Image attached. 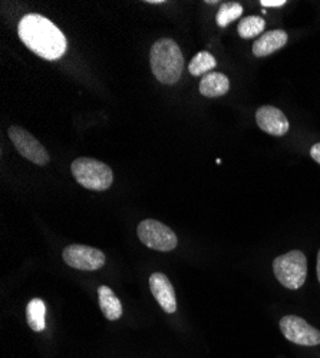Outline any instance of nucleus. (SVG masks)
Segmentation results:
<instances>
[{
    "label": "nucleus",
    "instance_id": "20e7f679",
    "mask_svg": "<svg viewBox=\"0 0 320 358\" xmlns=\"http://www.w3.org/2000/svg\"><path fill=\"white\" fill-rule=\"evenodd\" d=\"M273 271L279 282L287 289H299L307 278V259L306 255L293 250L273 261Z\"/></svg>",
    "mask_w": 320,
    "mask_h": 358
},
{
    "label": "nucleus",
    "instance_id": "0eeeda50",
    "mask_svg": "<svg viewBox=\"0 0 320 358\" xmlns=\"http://www.w3.org/2000/svg\"><path fill=\"white\" fill-rule=\"evenodd\" d=\"M8 134L16 148V151L23 158L36 165H46L49 162V154L45 146L32 134H29L20 127H11Z\"/></svg>",
    "mask_w": 320,
    "mask_h": 358
},
{
    "label": "nucleus",
    "instance_id": "a211bd4d",
    "mask_svg": "<svg viewBox=\"0 0 320 358\" xmlns=\"http://www.w3.org/2000/svg\"><path fill=\"white\" fill-rule=\"evenodd\" d=\"M260 5L265 8H281L286 5V0H261Z\"/></svg>",
    "mask_w": 320,
    "mask_h": 358
},
{
    "label": "nucleus",
    "instance_id": "4468645a",
    "mask_svg": "<svg viewBox=\"0 0 320 358\" xmlns=\"http://www.w3.org/2000/svg\"><path fill=\"white\" fill-rule=\"evenodd\" d=\"M45 315H46V307H45L43 300H41V298H34V300L26 307L27 325L32 328V331L41 333L45 330V327H46Z\"/></svg>",
    "mask_w": 320,
    "mask_h": 358
},
{
    "label": "nucleus",
    "instance_id": "aec40b11",
    "mask_svg": "<svg viewBox=\"0 0 320 358\" xmlns=\"http://www.w3.org/2000/svg\"><path fill=\"white\" fill-rule=\"evenodd\" d=\"M316 271H317V278H319V282H320V250H319V254H317V268H316Z\"/></svg>",
    "mask_w": 320,
    "mask_h": 358
},
{
    "label": "nucleus",
    "instance_id": "39448f33",
    "mask_svg": "<svg viewBox=\"0 0 320 358\" xmlns=\"http://www.w3.org/2000/svg\"><path fill=\"white\" fill-rule=\"evenodd\" d=\"M139 241L151 250L169 252L179 244V238L169 227L155 220H144L137 228Z\"/></svg>",
    "mask_w": 320,
    "mask_h": 358
},
{
    "label": "nucleus",
    "instance_id": "423d86ee",
    "mask_svg": "<svg viewBox=\"0 0 320 358\" xmlns=\"http://www.w3.org/2000/svg\"><path fill=\"white\" fill-rule=\"evenodd\" d=\"M280 331L288 340L298 345L314 347L320 344V331L306 320L296 315H286L280 320Z\"/></svg>",
    "mask_w": 320,
    "mask_h": 358
},
{
    "label": "nucleus",
    "instance_id": "1a4fd4ad",
    "mask_svg": "<svg viewBox=\"0 0 320 358\" xmlns=\"http://www.w3.org/2000/svg\"><path fill=\"white\" fill-rule=\"evenodd\" d=\"M256 122L261 131L273 136H283L288 132L286 115L274 106H261L256 112Z\"/></svg>",
    "mask_w": 320,
    "mask_h": 358
},
{
    "label": "nucleus",
    "instance_id": "f257e3e1",
    "mask_svg": "<svg viewBox=\"0 0 320 358\" xmlns=\"http://www.w3.org/2000/svg\"><path fill=\"white\" fill-rule=\"evenodd\" d=\"M18 34L25 46L46 61H57L67 52V38L48 17L36 13L23 16Z\"/></svg>",
    "mask_w": 320,
    "mask_h": 358
},
{
    "label": "nucleus",
    "instance_id": "4be33fe9",
    "mask_svg": "<svg viewBox=\"0 0 320 358\" xmlns=\"http://www.w3.org/2000/svg\"><path fill=\"white\" fill-rule=\"evenodd\" d=\"M206 3H209V5H216V3H218V2H217V0H216V2H213V0H207Z\"/></svg>",
    "mask_w": 320,
    "mask_h": 358
},
{
    "label": "nucleus",
    "instance_id": "2eb2a0df",
    "mask_svg": "<svg viewBox=\"0 0 320 358\" xmlns=\"http://www.w3.org/2000/svg\"><path fill=\"white\" fill-rule=\"evenodd\" d=\"M217 66L216 57L210 52H198L188 64V71L193 76H202L210 73Z\"/></svg>",
    "mask_w": 320,
    "mask_h": 358
},
{
    "label": "nucleus",
    "instance_id": "dca6fc26",
    "mask_svg": "<svg viewBox=\"0 0 320 358\" xmlns=\"http://www.w3.org/2000/svg\"><path fill=\"white\" fill-rule=\"evenodd\" d=\"M266 27V22L260 16H247L240 20L237 26L239 36L243 39H253L263 34Z\"/></svg>",
    "mask_w": 320,
    "mask_h": 358
},
{
    "label": "nucleus",
    "instance_id": "9d476101",
    "mask_svg": "<svg viewBox=\"0 0 320 358\" xmlns=\"http://www.w3.org/2000/svg\"><path fill=\"white\" fill-rule=\"evenodd\" d=\"M150 288L157 303L167 314H174L177 311L176 291H174V287L165 274L154 273L150 277Z\"/></svg>",
    "mask_w": 320,
    "mask_h": 358
},
{
    "label": "nucleus",
    "instance_id": "ddd939ff",
    "mask_svg": "<svg viewBox=\"0 0 320 358\" xmlns=\"http://www.w3.org/2000/svg\"><path fill=\"white\" fill-rule=\"evenodd\" d=\"M98 298H99V308L104 313L106 320L116 321L121 318L123 304L118 300V296L115 295V292L109 287L101 285L98 288Z\"/></svg>",
    "mask_w": 320,
    "mask_h": 358
},
{
    "label": "nucleus",
    "instance_id": "6ab92c4d",
    "mask_svg": "<svg viewBox=\"0 0 320 358\" xmlns=\"http://www.w3.org/2000/svg\"><path fill=\"white\" fill-rule=\"evenodd\" d=\"M310 157L320 165V143H314L310 148Z\"/></svg>",
    "mask_w": 320,
    "mask_h": 358
},
{
    "label": "nucleus",
    "instance_id": "412c9836",
    "mask_svg": "<svg viewBox=\"0 0 320 358\" xmlns=\"http://www.w3.org/2000/svg\"><path fill=\"white\" fill-rule=\"evenodd\" d=\"M148 3H151V5H161V3H164V0H148Z\"/></svg>",
    "mask_w": 320,
    "mask_h": 358
},
{
    "label": "nucleus",
    "instance_id": "7ed1b4c3",
    "mask_svg": "<svg viewBox=\"0 0 320 358\" xmlns=\"http://www.w3.org/2000/svg\"><path fill=\"white\" fill-rule=\"evenodd\" d=\"M71 171L76 182L91 191H106L113 182L112 169L92 158H78L72 162Z\"/></svg>",
    "mask_w": 320,
    "mask_h": 358
},
{
    "label": "nucleus",
    "instance_id": "f3484780",
    "mask_svg": "<svg viewBox=\"0 0 320 358\" xmlns=\"http://www.w3.org/2000/svg\"><path fill=\"white\" fill-rule=\"evenodd\" d=\"M243 15V6L237 2H225L220 6L217 13V24L220 27H225L231 22H235Z\"/></svg>",
    "mask_w": 320,
    "mask_h": 358
},
{
    "label": "nucleus",
    "instance_id": "f8f14e48",
    "mask_svg": "<svg viewBox=\"0 0 320 358\" xmlns=\"http://www.w3.org/2000/svg\"><path fill=\"white\" fill-rule=\"evenodd\" d=\"M230 80L221 72H210L200 82V94L207 98H218L228 92Z\"/></svg>",
    "mask_w": 320,
    "mask_h": 358
},
{
    "label": "nucleus",
    "instance_id": "9b49d317",
    "mask_svg": "<svg viewBox=\"0 0 320 358\" xmlns=\"http://www.w3.org/2000/svg\"><path fill=\"white\" fill-rule=\"evenodd\" d=\"M287 34L281 29L277 31H270L261 35L253 45V53L257 57H265L269 56L279 49H281L287 43Z\"/></svg>",
    "mask_w": 320,
    "mask_h": 358
},
{
    "label": "nucleus",
    "instance_id": "6e6552de",
    "mask_svg": "<svg viewBox=\"0 0 320 358\" xmlns=\"http://www.w3.org/2000/svg\"><path fill=\"white\" fill-rule=\"evenodd\" d=\"M64 261L79 271H97L105 265V254L97 248L72 244L62 252Z\"/></svg>",
    "mask_w": 320,
    "mask_h": 358
},
{
    "label": "nucleus",
    "instance_id": "f03ea898",
    "mask_svg": "<svg viewBox=\"0 0 320 358\" xmlns=\"http://www.w3.org/2000/svg\"><path fill=\"white\" fill-rule=\"evenodd\" d=\"M150 62L154 76L164 85H176L183 75L184 56L172 39H160L153 45Z\"/></svg>",
    "mask_w": 320,
    "mask_h": 358
}]
</instances>
